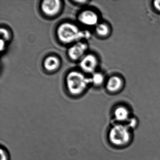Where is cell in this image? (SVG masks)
<instances>
[{
	"instance_id": "6da1fadb",
	"label": "cell",
	"mask_w": 160,
	"mask_h": 160,
	"mask_svg": "<svg viewBox=\"0 0 160 160\" xmlns=\"http://www.w3.org/2000/svg\"><path fill=\"white\" fill-rule=\"evenodd\" d=\"M57 34L60 41L65 43L79 42L83 39H89L91 33L88 31H81L74 24L65 23L58 27Z\"/></svg>"
},
{
	"instance_id": "7a4b0ae2",
	"label": "cell",
	"mask_w": 160,
	"mask_h": 160,
	"mask_svg": "<svg viewBox=\"0 0 160 160\" xmlns=\"http://www.w3.org/2000/svg\"><path fill=\"white\" fill-rule=\"evenodd\" d=\"M66 81L68 90L74 95L82 93L89 85L92 84L91 78L87 77L78 71H72L69 73Z\"/></svg>"
},
{
	"instance_id": "3957f363",
	"label": "cell",
	"mask_w": 160,
	"mask_h": 160,
	"mask_svg": "<svg viewBox=\"0 0 160 160\" xmlns=\"http://www.w3.org/2000/svg\"><path fill=\"white\" fill-rule=\"evenodd\" d=\"M109 138L111 143L116 146L126 145L131 138L128 127L122 124L115 125L109 132Z\"/></svg>"
},
{
	"instance_id": "277c9868",
	"label": "cell",
	"mask_w": 160,
	"mask_h": 160,
	"mask_svg": "<svg viewBox=\"0 0 160 160\" xmlns=\"http://www.w3.org/2000/svg\"><path fill=\"white\" fill-rule=\"evenodd\" d=\"M98 65V60L94 55L88 54L80 60L79 66L83 72L88 73L94 72Z\"/></svg>"
},
{
	"instance_id": "5b68a950",
	"label": "cell",
	"mask_w": 160,
	"mask_h": 160,
	"mask_svg": "<svg viewBox=\"0 0 160 160\" xmlns=\"http://www.w3.org/2000/svg\"><path fill=\"white\" fill-rule=\"evenodd\" d=\"M88 48V46L86 43L77 42L69 48L68 51V56L72 60L81 59L85 56Z\"/></svg>"
},
{
	"instance_id": "8992f818",
	"label": "cell",
	"mask_w": 160,
	"mask_h": 160,
	"mask_svg": "<svg viewBox=\"0 0 160 160\" xmlns=\"http://www.w3.org/2000/svg\"><path fill=\"white\" fill-rule=\"evenodd\" d=\"M61 5V2L59 0H46L42 2L41 7L45 14L53 16L59 12Z\"/></svg>"
},
{
	"instance_id": "52a82bcc",
	"label": "cell",
	"mask_w": 160,
	"mask_h": 160,
	"mask_svg": "<svg viewBox=\"0 0 160 160\" xmlns=\"http://www.w3.org/2000/svg\"><path fill=\"white\" fill-rule=\"evenodd\" d=\"M78 19L82 24L88 27L97 26L99 21V18L97 14L90 10L82 12L78 16Z\"/></svg>"
},
{
	"instance_id": "ba28073f",
	"label": "cell",
	"mask_w": 160,
	"mask_h": 160,
	"mask_svg": "<svg viewBox=\"0 0 160 160\" xmlns=\"http://www.w3.org/2000/svg\"><path fill=\"white\" fill-rule=\"evenodd\" d=\"M60 60L55 56H49L45 60L44 66L46 70L53 72L57 70L60 66Z\"/></svg>"
},
{
	"instance_id": "9c48e42d",
	"label": "cell",
	"mask_w": 160,
	"mask_h": 160,
	"mask_svg": "<svg viewBox=\"0 0 160 160\" xmlns=\"http://www.w3.org/2000/svg\"><path fill=\"white\" fill-rule=\"evenodd\" d=\"M122 85L121 79L118 77L110 78L107 83V88L110 92H115L119 89Z\"/></svg>"
},
{
	"instance_id": "30bf717a",
	"label": "cell",
	"mask_w": 160,
	"mask_h": 160,
	"mask_svg": "<svg viewBox=\"0 0 160 160\" xmlns=\"http://www.w3.org/2000/svg\"><path fill=\"white\" fill-rule=\"evenodd\" d=\"M114 115L117 121H125L129 119V112L126 108L118 107L115 109Z\"/></svg>"
},
{
	"instance_id": "8fae6325",
	"label": "cell",
	"mask_w": 160,
	"mask_h": 160,
	"mask_svg": "<svg viewBox=\"0 0 160 160\" xmlns=\"http://www.w3.org/2000/svg\"><path fill=\"white\" fill-rule=\"evenodd\" d=\"M95 31L98 35L101 36H106L109 32L108 26L103 23L98 24L95 28Z\"/></svg>"
},
{
	"instance_id": "7c38bea8",
	"label": "cell",
	"mask_w": 160,
	"mask_h": 160,
	"mask_svg": "<svg viewBox=\"0 0 160 160\" xmlns=\"http://www.w3.org/2000/svg\"><path fill=\"white\" fill-rule=\"evenodd\" d=\"M92 81V84L96 85V86H99L101 85L103 82L104 78L103 75L101 73L95 72L94 73L91 77Z\"/></svg>"
},
{
	"instance_id": "4fadbf2b",
	"label": "cell",
	"mask_w": 160,
	"mask_h": 160,
	"mask_svg": "<svg viewBox=\"0 0 160 160\" xmlns=\"http://www.w3.org/2000/svg\"><path fill=\"white\" fill-rule=\"evenodd\" d=\"M0 33H1V39L5 41V42L9 41L11 38L10 32L6 29L1 28L0 30Z\"/></svg>"
},
{
	"instance_id": "5bb4252c",
	"label": "cell",
	"mask_w": 160,
	"mask_h": 160,
	"mask_svg": "<svg viewBox=\"0 0 160 160\" xmlns=\"http://www.w3.org/2000/svg\"><path fill=\"white\" fill-rule=\"evenodd\" d=\"M153 5H154L155 8L157 9L158 11L160 12V0H156L153 2Z\"/></svg>"
},
{
	"instance_id": "9a60e30c",
	"label": "cell",
	"mask_w": 160,
	"mask_h": 160,
	"mask_svg": "<svg viewBox=\"0 0 160 160\" xmlns=\"http://www.w3.org/2000/svg\"><path fill=\"white\" fill-rule=\"evenodd\" d=\"M137 124V121L135 119H132L130 121L129 123V126H130L131 128H133L135 127L136 125Z\"/></svg>"
},
{
	"instance_id": "2e32d148",
	"label": "cell",
	"mask_w": 160,
	"mask_h": 160,
	"mask_svg": "<svg viewBox=\"0 0 160 160\" xmlns=\"http://www.w3.org/2000/svg\"><path fill=\"white\" fill-rule=\"evenodd\" d=\"M6 46V42L2 39H1V51L2 52L5 49Z\"/></svg>"
},
{
	"instance_id": "e0dca14e",
	"label": "cell",
	"mask_w": 160,
	"mask_h": 160,
	"mask_svg": "<svg viewBox=\"0 0 160 160\" xmlns=\"http://www.w3.org/2000/svg\"><path fill=\"white\" fill-rule=\"evenodd\" d=\"M1 160H7L6 153L2 149L1 150Z\"/></svg>"
}]
</instances>
